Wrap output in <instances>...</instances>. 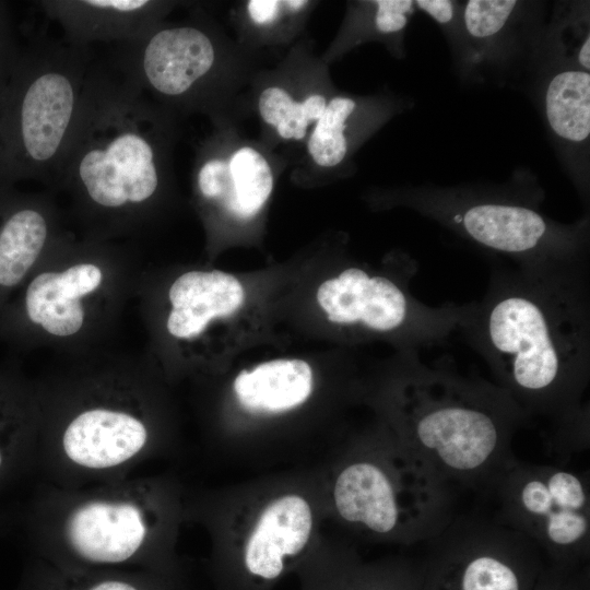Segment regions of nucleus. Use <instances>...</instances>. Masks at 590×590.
I'll use <instances>...</instances> for the list:
<instances>
[{
    "mask_svg": "<svg viewBox=\"0 0 590 590\" xmlns=\"http://www.w3.org/2000/svg\"><path fill=\"white\" fill-rule=\"evenodd\" d=\"M245 296L244 286L233 274L220 270L187 271L168 290L167 332L177 340H194L216 319L235 314Z\"/></svg>",
    "mask_w": 590,
    "mask_h": 590,
    "instance_id": "obj_14",
    "label": "nucleus"
},
{
    "mask_svg": "<svg viewBox=\"0 0 590 590\" xmlns=\"http://www.w3.org/2000/svg\"><path fill=\"white\" fill-rule=\"evenodd\" d=\"M585 568L564 569L546 565L534 590H588Z\"/></svg>",
    "mask_w": 590,
    "mask_h": 590,
    "instance_id": "obj_26",
    "label": "nucleus"
},
{
    "mask_svg": "<svg viewBox=\"0 0 590 590\" xmlns=\"http://www.w3.org/2000/svg\"><path fill=\"white\" fill-rule=\"evenodd\" d=\"M155 481L129 476L79 488L39 483L22 514L33 556L75 570H144L163 517Z\"/></svg>",
    "mask_w": 590,
    "mask_h": 590,
    "instance_id": "obj_5",
    "label": "nucleus"
},
{
    "mask_svg": "<svg viewBox=\"0 0 590 590\" xmlns=\"http://www.w3.org/2000/svg\"><path fill=\"white\" fill-rule=\"evenodd\" d=\"M426 542L422 590H534L546 567L532 541L495 518L455 517Z\"/></svg>",
    "mask_w": 590,
    "mask_h": 590,
    "instance_id": "obj_9",
    "label": "nucleus"
},
{
    "mask_svg": "<svg viewBox=\"0 0 590 590\" xmlns=\"http://www.w3.org/2000/svg\"><path fill=\"white\" fill-rule=\"evenodd\" d=\"M102 266L78 260L60 270L31 275L13 303L0 308V333L21 338L31 331L66 339L84 328L88 304L104 285Z\"/></svg>",
    "mask_w": 590,
    "mask_h": 590,
    "instance_id": "obj_11",
    "label": "nucleus"
},
{
    "mask_svg": "<svg viewBox=\"0 0 590 590\" xmlns=\"http://www.w3.org/2000/svg\"><path fill=\"white\" fill-rule=\"evenodd\" d=\"M197 188L204 200L215 202L234 217L250 220L269 199L273 176L263 155L244 146L227 161H205L197 173Z\"/></svg>",
    "mask_w": 590,
    "mask_h": 590,
    "instance_id": "obj_17",
    "label": "nucleus"
},
{
    "mask_svg": "<svg viewBox=\"0 0 590 590\" xmlns=\"http://www.w3.org/2000/svg\"><path fill=\"white\" fill-rule=\"evenodd\" d=\"M392 390L402 442L453 488H486L516 459L511 440L530 420L495 382L462 375L448 358L404 351Z\"/></svg>",
    "mask_w": 590,
    "mask_h": 590,
    "instance_id": "obj_2",
    "label": "nucleus"
},
{
    "mask_svg": "<svg viewBox=\"0 0 590 590\" xmlns=\"http://www.w3.org/2000/svg\"><path fill=\"white\" fill-rule=\"evenodd\" d=\"M92 47L46 34L22 44L0 98V192L24 180L54 188L95 67Z\"/></svg>",
    "mask_w": 590,
    "mask_h": 590,
    "instance_id": "obj_6",
    "label": "nucleus"
},
{
    "mask_svg": "<svg viewBox=\"0 0 590 590\" xmlns=\"http://www.w3.org/2000/svg\"><path fill=\"white\" fill-rule=\"evenodd\" d=\"M45 13L57 21L63 36L76 44L130 42L152 25L156 2L149 0L42 1Z\"/></svg>",
    "mask_w": 590,
    "mask_h": 590,
    "instance_id": "obj_15",
    "label": "nucleus"
},
{
    "mask_svg": "<svg viewBox=\"0 0 590 590\" xmlns=\"http://www.w3.org/2000/svg\"><path fill=\"white\" fill-rule=\"evenodd\" d=\"M314 376L302 359H273L240 371L234 392L250 412L280 413L304 403L312 391Z\"/></svg>",
    "mask_w": 590,
    "mask_h": 590,
    "instance_id": "obj_19",
    "label": "nucleus"
},
{
    "mask_svg": "<svg viewBox=\"0 0 590 590\" xmlns=\"http://www.w3.org/2000/svg\"><path fill=\"white\" fill-rule=\"evenodd\" d=\"M311 511L305 499L287 495L273 500L261 514L246 546L248 570L266 579L278 577L283 556L295 555L311 531Z\"/></svg>",
    "mask_w": 590,
    "mask_h": 590,
    "instance_id": "obj_18",
    "label": "nucleus"
},
{
    "mask_svg": "<svg viewBox=\"0 0 590 590\" xmlns=\"http://www.w3.org/2000/svg\"><path fill=\"white\" fill-rule=\"evenodd\" d=\"M568 64L590 72L589 2L560 5L546 24L538 68Z\"/></svg>",
    "mask_w": 590,
    "mask_h": 590,
    "instance_id": "obj_21",
    "label": "nucleus"
},
{
    "mask_svg": "<svg viewBox=\"0 0 590 590\" xmlns=\"http://www.w3.org/2000/svg\"><path fill=\"white\" fill-rule=\"evenodd\" d=\"M143 93L95 63L83 114L54 188L101 233L138 225L162 184L156 125Z\"/></svg>",
    "mask_w": 590,
    "mask_h": 590,
    "instance_id": "obj_3",
    "label": "nucleus"
},
{
    "mask_svg": "<svg viewBox=\"0 0 590 590\" xmlns=\"http://www.w3.org/2000/svg\"><path fill=\"white\" fill-rule=\"evenodd\" d=\"M258 106L262 119L281 138L302 140L308 126L323 114L327 101L320 94H312L303 102H294L285 90L271 86L261 93Z\"/></svg>",
    "mask_w": 590,
    "mask_h": 590,
    "instance_id": "obj_22",
    "label": "nucleus"
},
{
    "mask_svg": "<svg viewBox=\"0 0 590 590\" xmlns=\"http://www.w3.org/2000/svg\"><path fill=\"white\" fill-rule=\"evenodd\" d=\"M17 590H151L145 570H75L33 556Z\"/></svg>",
    "mask_w": 590,
    "mask_h": 590,
    "instance_id": "obj_20",
    "label": "nucleus"
},
{
    "mask_svg": "<svg viewBox=\"0 0 590 590\" xmlns=\"http://www.w3.org/2000/svg\"><path fill=\"white\" fill-rule=\"evenodd\" d=\"M21 47L9 5L0 1V98L12 75Z\"/></svg>",
    "mask_w": 590,
    "mask_h": 590,
    "instance_id": "obj_25",
    "label": "nucleus"
},
{
    "mask_svg": "<svg viewBox=\"0 0 590 590\" xmlns=\"http://www.w3.org/2000/svg\"><path fill=\"white\" fill-rule=\"evenodd\" d=\"M541 8L540 3L518 0L462 2L469 48L467 79L492 74L505 81L536 68L546 28Z\"/></svg>",
    "mask_w": 590,
    "mask_h": 590,
    "instance_id": "obj_10",
    "label": "nucleus"
},
{
    "mask_svg": "<svg viewBox=\"0 0 590 590\" xmlns=\"http://www.w3.org/2000/svg\"><path fill=\"white\" fill-rule=\"evenodd\" d=\"M543 120L580 198L589 197L590 72L568 64L539 69Z\"/></svg>",
    "mask_w": 590,
    "mask_h": 590,
    "instance_id": "obj_12",
    "label": "nucleus"
},
{
    "mask_svg": "<svg viewBox=\"0 0 590 590\" xmlns=\"http://www.w3.org/2000/svg\"><path fill=\"white\" fill-rule=\"evenodd\" d=\"M358 108L357 101L351 97H334L326 106L308 140V152L322 167L341 164L349 151L346 130Z\"/></svg>",
    "mask_w": 590,
    "mask_h": 590,
    "instance_id": "obj_23",
    "label": "nucleus"
},
{
    "mask_svg": "<svg viewBox=\"0 0 590 590\" xmlns=\"http://www.w3.org/2000/svg\"><path fill=\"white\" fill-rule=\"evenodd\" d=\"M283 3L292 11H297L307 4V1L303 0H290L283 1Z\"/></svg>",
    "mask_w": 590,
    "mask_h": 590,
    "instance_id": "obj_28",
    "label": "nucleus"
},
{
    "mask_svg": "<svg viewBox=\"0 0 590 590\" xmlns=\"http://www.w3.org/2000/svg\"><path fill=\"white\" fill-rule=\"evenodd\" d=\"M39 427L38 387L0 370V494L36 473Z\"/></svg>",
    "mask_w": 590,
    "mask_h": 590,
    "instance_id": "obj_16",
    "label": "nucleus"
},
{
    "mask_svg": "<svg viewBox=\"0 0 590 590\" xmlns=\"http://www.w3.org/2000/svg\"><path fill=\"white\" fill-rule=\"evenodd\" d=\"M402 204L475 248L520 268L589 266L590 220L555 221L542 211L536 180L515 173L500 185H418L405 189Z\"/></svg>",
    "mask_w": 590,
    "mask_h": 590,
    "instance_id": "obj_7",
    "label": "nucleus"
},
{
    "mask_svg": "<svg viewBox=\"0 0 590 590\" xmlns=\"http://www.w3.org/2000/svg\"><path fill=\"white\" fill-rule=\"evenodd\" d=\"M589 270L494 267L458 328L528 417L558 432L589 427Z\"/></svg>",
    "mask_w": 590,
    "mask_h": 590,
    "instance_id": "obj_1",
    "label": "nucleus"
},
{
    "mask_svg": "<svg viewBox=\"0 0 590 590\" xmlns=\"http://www.w3.org/2000/svg\"><path fill=\"white\" fill-rule=\"evenodd\" d=\"M497 502L494 517L523 534L548 565L585 567L590 544L588 480L568 468L518 462L489 486Z\"/></svg>",
    "mask_w": 590,
    "mask_h": 590,
    "instance_id": "obj_8",
    "label": "nucleus"
},
{
    "mask_svg": "<svg viewBox=\"0 0 590 590\" xmlns=\"http://www.w3.org/2000/svg\"><path fill=\"white\" fill-rule=\"evenodd\" d=\"M282 1L276 0H251L248 3L250 19L260 25L274 22L280 13Z\"/></svg>",
    "mask_w": 590,
    "mask_h": 590,
    "instance_id": "obj_27",
    "label": "nucleus"
},
{
    "mask_svg": "<svg viewBox=\"0 0 590 590\" xmlns=\"http://www.w3.org/2000/svg\"><path fill=\"white\" fill-rule=\"evenodd\" d=\"M52 216L42 196L0 192V308L38 266L51 240Z\"/></svg>",
    "mask_w": 590,
    "mask_h": 590,
    "instance_id": "obj_13",
    "label": "nucleus"
},
{
    "mask_svg": "<svg viewBox=\"0 0 590 590\" xmlns=\"http://www.w3.org/2000/svg\"><path fill=\"white\" fill-rule=\"evenodd\" d=\"M416 11L429 16L444 32L451 48L458 73L467 79L469 48L462 19V2L452 0H416Z\"/></svg>",
    "mask_w": 590,
    "mask_h": 590,
    "instance_id": "obj_24",
    "label": "nucleus"
},
{
    "mask_svg": "<svg viewBox=\"0 0 590 590\" xmlns=\"http://www.w3.org/2000/svg\"><path fill=\"white\" fill-rule=\"evenodd\" d=\"M38 389L42 483L79 488L119 481L151 452L154 428L137 377L96 376Z\"/></svg>",
    "mask_w": 590,
    "mask_h": 590,
    "instance_id": "obj_4",
    "label": "nucleus"
}]
</instances>
